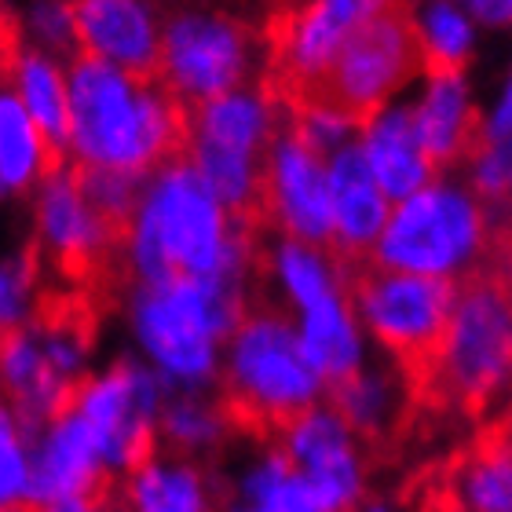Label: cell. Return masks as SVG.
<instances>
[{
  "label": "cell",
  "mask_w": 512,
  "mask_h": 512,
  "mask_svg": "<svg viewBox=\"0 0 512 512\" xmlns=\"http://www.w3.org/2000/svg\"><path fill=\"white\" fill-rule=\"evenodd\" d=\"M165 403V381L154 370L118 363L99 377H85L70 395V406L85 417L96 439L107 476H128L158 450V414Z\"/></svg>",
  "instance_id": "cell-11"
},
{
  "label": "cell",
  "mask_w": 512,
  "mask_h": 512,
  "mask_svg": "<svg viewBox=\"0 0 512 512\" xmlns=\"http://www.w3.org/2000/svg\"><path fill=\"white\" fill-rule=\"evenodd\" d=\"M363 161L374 176L384 202H403L410 194L436 180L432 161L421 150L410 107H384L370 125L363 128Z\"/></svg>",
  "instance_id": "cell-17"
},
{
  "label": "cell",
  "mask_w": 512,
  "mask_h": 512,
  "mask_svg": "<svg viewBox=\"0 0 512 512\" xmlns=\"http://www.w3.org/2000/svg\"><path fill=\"white\" fill-rule=\"evenodd\" d=\"M256 52V33L227 11L172 15L158 52V85L180 107L227 96L242 85Z\"/></svg>",
  "instance_id": "cell-10"
},
{
  "label": "cell",
  "mask_w": 512,
  "mask_h": 512,
  "mask_svg": "<svg viewBox=\"0 0 512 512\" xmlns=\"http://www.w3.org/2000/svg\"><path fill=\"white\" fill-rule=\"evenodd\" d=\"M414 128L421 139L425 158L432 169H450L458 161H469L472 147L483 136V118L472 110L469 88L461 74L428 77V92L414 110Z\"/></svg>",
  "instance_id": "cell-19"
},
{
  "label": "cell",
  "mask_w": 512,
  "mask_h": 512,
  "mask_svg": "<svg viewBox=\"0 0 512 512\" xmlns=\"http://www.w3.org/2000/svg\"><path fill=\"white\" fill-rule=\"evenodd\" d=\"M15 96L41 132L52 161L63 169L66 150H70V99H66L63 70L44 52L22 48L19 63H15Z\"/></svg>",
  "instance_id": "cell-22"
},
{
  "label": "cell",
  "mask_w": 512,
  "mask_h": 512,
  "mask_svg": "<svg viewBox=\"0 0 512 512\" xmlns=\"http://www.w3.org/2000/svg\"><path fill=\"white\" fill-rule=\"evenodd\" d=\"M227 432H231V425H227L220 399L183 392L161 403L158 439L169 447V454H180V458H191V461L198 454H213L227 439Z\"/></svg>",
  "instance_id": "cell-25"
},
{
  "label": "cell",
  "mask_w": 512,
  "mask_h": 512,
  "mask_svg": "<svg viewBox=\"0 0 512 512\" xmlns=\"http://www.w3.org/2000/svg\"><path fill=\"white\" fill-rule=\"evenodd\" d=\"M278 447L326 512H355L366 491V465L352 428L333 406H311L278 432Z\"/></svg>",
  "instance_id": "cell-13"
},
{
  "label": "cell",
  "mask_w": 512,
  "mask_h": 512,
  "mask_svg": "<svg viewBox=\"0 0 512 512\" xmlns=\"http://www.w3.org/2000/svg\"><path fill=\"white\" fill-rule=\"evenodd\" d=\"M128 271L165 278H246L260 264V235L231 224L183 158L161 165L139 198L125 242Z\"/></svg>",
  "instance_id": "cell-1"
},
{
  "label": "cell",
  "mask_w": 512,
  "mask_h": 512,
  "mask_svg": "<svg viewBox=\"0 0 512 512\" xmlns=\"http://www.w3.org/2000/svg\"><path fill=\"white\" fill-rule=\"evenodd\" d=\"M260 209H264V224L286 231L293 242L333 249L326 158H319L308 143H300L286 118H278V132L267 147Z\"/></svg>",
  "instance_id": "cell-12"
},
{
  "label": "cell",
  "mask_w": 512,
  "mask_h": 512,
  "mask_svg": "<svg viewBox=\"0 0 512 512\" xmlns=\"http://www.w3.org/2000/svg\"><path fill=\"white\" fill-rule=\"evenodd\" d=\"M289 472H293V465L286 461L282 447L264 443V450L246 469L216 487V512H271L278 502V491L286 487Z\"/></svg>",
  "instance_id": "cell-27"
},
{
  "label": "cell",
  "mask_w": 512,
  "mask_h": 512,
  "mask_svg": "<svg viewBox=\"0 0 512 512\" xmlns=\"http://www.w3.org/2000/svg\"><path fill=\"white\" fill-rule=\"evenodd\" d=\"M300 352L308 359L322 384H337L344 377H352L363 366V337L352 319V304L341 293L315 300L308 308H300Z\"/></svg>",
  "instance_id": "cell-20"
},
{
  "label": "cell",
  "mask_w": 512,
  "mask_h": 512,
  "mask_svg": "<svg viewBox=\"0 0 512 512\" xmlns=\"http://www.w3.org/2000/svg\"><path fill=\"white\" fill-rule=\"evenodd\" d=\"M322 381L300 352L297 330L275 308H246L231 333L224 366V417L231 432L278 439V432L319 403Z\"/></svg>",
  "instance_id": "cell-3"
},
{
  "label": "cell",
  "mask_w": 512,
  "mask_h": 512,
  "mask_svg": "<svg viewBox=\"0 0 512 512\" xmlns=\"http://www.w3.org/2000/svg\"><path fill=\"white\" fill-rule=\"evenodd\" d=\"M59 172L41 132L22 110L19 96L0 85V194L26 191L30 183Z\"/></svg>",
  "instance_id": "cell-23"
},
{
  "label": "cell",
  "mask_w": 512,
  "mask_h": 512,
  "mask_svg": "<svg viewBox=\"0 0 512 512\" xmlns=\"http://www.w3.org/2000/svg\"><path fill=\"white\" fill-rule=\"evenodd\" d=\"M37 286H41V267L33 249L0 260V337L26 326L37 304Z\"/></svg>",
  "instance_id": "cell-29"
},
{
  "label": "cell",
  "mask_w": 512,
  "mask_h": 512,
  "mask_svg": "<svg viewBox=\"0 0 512 512\" xmlns=\"http://www.w3.org/2000/svg\"><path fill=\"white\" fill-rule=\"evenodd\" d=\"M30 30L41 48H52L59 55H77L70 0H37L30 11Z\"/></svg>",
  "instance_id": "cell-30"
},
{
  "label": "cell",
  "mask_w": 512,
  "mask_h": 512,
  "mask_svg": "<svg viewBox=\"0 0 512 512\" xmlns=\"http://www.w3.org/2000/svg\"><path fill=\"white\" fill-rule=\"evenodd\" d=\"M395 0H275L260 30L264 92L275 107H289L326 70L337 48L366 19Z\"/></svg>",
  "instance_id": "cell-9"
},
{
  "label": "cell",
  "mask_w": 512,
  "mask_h": 512,
  "mask_svg": "<svg viewBox=\"0 0 512 512\" xmlns=\"http://www.w3.org/2000/svg\"><path fill=\"white\" fill-rule=\"evenodd\" d=\"M421 70L414 4L395 0L337 48L326 70L282 110H326L363 132L388 99Z\"/></svg>",
  "instance_id": "cell-7"
},
{
  "label": "cell",
  "mask_w": 512,
  "mask_h": 512,
  "mask_svg": "<svg viewBox=\"0 0 512 512\" xmlns=\"http://www.w3.org/2000/svg\"><path fill=\"white\" fill-rule=\"evenodd\" d=\"M81 55L143 81H158V11L150 0H70Z\"/></svg>",
  "instance_id": "cell-15"
},
{
  "label": "cell",
  "mask_w": 512,
  "mask_h": 512,
  "mask_svg": "<svg viewBox=\"0 0 512 512\" xmlns=\"http://www.w3.org/2000/svg\"><path fill=\"white\" fill-rule=\"evenodd\" d=\"M337 278L348 304L363 315L366 330L392 352L410 395L417 399L443 348V333L458 300V278L403 275L374 264H359Z\"/></svg>",
  "instance_id": "cell-8"
},
{
  "label": "cell",
  "mask_w": 512,
  "mask_h": 512,
  "mask_svg": "<svg viewBox=\"0 0 512 512\" xmlns=\"http://www.w3.org/2000/svg\"><path fill=\"white\" fill-rule=\"evenodd\" d=\"M70 150L77 165L139 176L183 158L191 110L158 85L88 55L70 66Z\"/></svg>",
  "instance_id": "cell-2"
},
{
  "label": "cell",
  "mask_w": 512,
  "mask_h": 512,
  "mask_svg": "<svg viewBox=\"0 0 512 512\" xmlns=\"http://www.w3.org/2000/svg\"><path fill=\"white\" fill-rule=\"evenodd\" d=\"M454 8H461L465 15H476L487 26H505L512 11V0H450Z\"/></svg>",
  "instance_id": "cell-33"
},
{
  "label": "cell",
  "mask_w": 512,
  "mask_h": 512,
  "mask_svg": "<svg viewBox=\"0 0 512 512\" xmlns=\"http://www.w3.org/2000/svg\"><path fill=\"white\" fill-rule=\"evenodd\" d=\"M110 491V476L99 461L96 439L88 432L85 417L74 406L52 417L48 425L30 439V480H26V502L33 509L85 498V494Z\"/></svg>",
  "instance_id": "cell-14"
},
{
  "label": "cell",
  "mask_w": 512,
  "mask_h": 512,
  "mask_svg": "<svg viewBox=\"0 0 512 512\" xmlns=\"http://www.w3.org/2000/svg\"><path fill=\"white\" fill-rule=\"evenodd\" d=\"M326 191H330L333 220L330 253L341 275L359 264H370V249L388 220V202L366 169L359 143H344L341 150H333V158H326Z\"/></svg>",
  "instance_id": "cell-16"
},
{
  "label": "cell",
  "mask_w": 512,
  "mask_h": 512,
  "mask_svg": "<svg viewBox=\"0 0 512 512\" xmlns=\"http://www.w3.org/2000/svg\"><path fill=\"white\" fill-rule=\"evenodd\" d=\"M509 381V260H487L458 278L443 348L414 403L483 414Z\"/></svg>",
  "instance_id": "cell-6"
},
{
  "label": "cell",
  "mask_w": 512,
  "mask_h": 512,
  "mask_svg": "<svg viewBox=\"0 0 512 512\" xmlns=\"http://www.w3.org/2000/svg\"><path fill=\"white\" fill-rule=\"evenodd\" d=\"M121 480L125 483L114 494L118 512H216V483L209 472L169 450H154Z\"/></svg>",
  "instance_id": "cell-18"
},
{
  "label": "cell",
  "mask_w": 512,
  "mask_h": 512,
  "mask_svg": "<svg viewBox=\"0 0 512 512\" xmlns=\"http://www.w3.org/2000/svg\"><path fill=\"white\" fill-rule=\"evenodd\" d=\"M333 392V410L341 417L344 425L352 428V436L363 439H388L399 421L406 414V403H414L410 395V384L406 377L395 370H355L352 377H344L330 388Z\"/></svg>",
  "instance_id": "cell-21"
},
{
  "label": "cell",
  "mask_w": 512,
  "mask_h": 512,
  "mask_svg": "<svg viewBox=\"0 0 512 512\" xmlns=\"http://www.w3.org/2000/svg\"><path fill=\"white\" fill-rule=\"evenodd\" d=\"M37 512H118V502H114V487H110V491L85 494V498H66V502L41 505Z\"/></svg>",
  "instance_id": "cell-32"
},
{
  "label": "cell",
  "mask_w": 512,
  "mask_h": 512,
  "mask_svg": "<svg viewBox=\"0 0 512 512\" xmlns=\"http://www.w3.org/2000/svg\"><path fill=\"white\" fill-rule=\"evenodd\" d=\"M458 498L465 512H512L509 425L483 428L472 454L458 472Z\"/></svg>",
  "instance_id": "cell-24"
},
{
  "label": "cell",
  "mask_w": 512,
  "mask_h": 512,
  "mask_svg": "<svg viewBox=\"0 0 512 512\" xmlns=\"http://www.w3.org/2000/svg\"><path fill=\"white\" fill-rule=\"evenodd\" d=\"M0 512H37L30 502H19V505H8V509H0Z\"/></svg>",
  "instance_id": "cell-34"
},
{
  "label": "cell",
  "mask_w": 512,
  "mask_h": 512,
  "mask_svg": "<svg viewBox=\"0 0 512 512\" xmlns=\"http://www.w3.org/2000/svg\"><path fill=\"white\" fill-rule=\"evenodd\" d=\"M414 33L421 70L428 77L461 74L472 52V22L450 0H428L421 11L414 8Z\"/></svg>",
  "instance_id": "cell-26"
},
{
  "label": "cell",
  "mask_w": 512,
  "mask_h": 512,
  "mask_svg": "<svg viewBox=\"0 0 512 512\" xmlns=\"http://www.w3.org/2000/svg\"><path fill=\"white\" fill-rule=\"evenodd\" d=\"M355 512H392L388 505H381V502H374V505H366V509H355Z\"/></svg>",
  "instance_id": "cell-35"
},
{
  "label": "cell",
  "mask_w": 512,
  "mask_h": 512,
  "mask_svg": "<svg viewBox=\"0 0 512 512\" xmlns=\"http://www.w3.org/2000/svg\"><path fill=\"white\" fill-rule=\"evenodd\" d=\"M271 512H326L319 505V498L311 494V487L304 480H300L297 472H289V480H286V487L278 491V502H275V509Z\"/></svg>",
  "instance_id": "cell-31"
},
{
  "label": "cell",
  "mask_w": 512,
  "mask_h": 512,
  "mask_svg": "<svg viewBox=\"0 0 512 512\" xmlns=\"http://www.w3.org/2000/svg\"><path fill=\"white\" fill-rule=\"evenodd\" d=\"M246 278H165L136 297L139 344L161 381L202 388L216 377L220 341L246 315Z\"/></svg>",
  "instance_id": "cell-5"
},
{
  "label": "cell",
  "mask_w": 512,
  "mask_h": 512,
  "mask_svg": "<svg viewBox=\"0 0 512 512\" xmlns=\"http://www.w3.org/2000/svg\"><path fill=\"white\" fill-rule=\"evenodd\" d=\"M275 275L282 278V286L289 289V297H293L297 308H308L315 300L344 289L337 271H333V264L322 256V249L293 242V238H286V242L275 249Z\"/></svg>",
  "instance_id": "cell-28"
},
{
  "label": "cell",
  "mask_w": 512,
  "mask_h": 512,
  "mask_svg": "<svg viewBox=\"0 0 512 512\" xmlns=\"http://www.w3.org/2000/svg\"><path fill=\"white\" fill-rule=\"evenodd\" d=\"M509 235L498 216L458 183H428L388 213L370 264L425 278H465L487 260H505Z\"/></svg>",
  "instance_id": "cell-4"
}]
</instances>
